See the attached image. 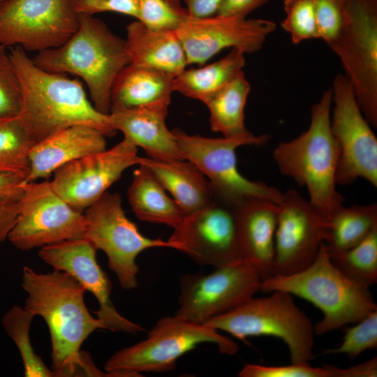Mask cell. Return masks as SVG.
Instances as JSON below:
<instances>
[{
    "instance_id": "6da1fadb",
    "label": "cell",
    "mask_w": 377,
    "mask_h": 377,
    "mask_svg": "<svg viewBox=\"0 0 377 377\" xmlns=\"http://www.w3.org/2000/svg\"><path fill=\"white\" fill-rule=\"evenodd\" d=\"M22 287L27 293L24 308L42 317L48 327L50 369L57 377H113L98 369L90 355L81 350L91 334L106 328L89 311L84 299L86 290L75 278L63 271L38 273L25 266Z\"/></svg>"
},
{
    "instance_id": "7a4b0ae2",
    "label": "cell",
    "mask_w": 377,
    "mask_h": 377,
    "mask_svg": "<svg viewBox=\"0 0 377 377\" xmlns=\"http://www.w3.org/2000/svg\"><path fill=\"white\" fill-rule=\"evenodd\" d=\"M9 48L21 87L18 117L35 143L74 125L96 128L106 137L116 134L109 114L95 108L78 78L44 71L22 47Z\"/></svg>"
},
{
    "instance_id": "3957f363",
    "label": "cell",
    "mask_w": 377,
    "mask_h": 377,
    "mask_svg": "<svg viewBox=\"0 0 377 377\" xmlns=\"http://www.w3.org/2000/svg\"><path fill=\"white\" fill-rule=\"evenodd\" d=\"M78 17V28L70 38L57 47L38 52L32 60L44 71L80 77L95 108L109 114L112 84L131 62L126 40L98 18L84 14Z\"/></svg>"
},
{
    "instance_id": "277c9868",
    "label": "cell",
    "mask_w": 377,
    "mask_h": 377,
    "mask_svg": "<svg viewBox=\"0 0 377 377\" xmlns=\"http://www.w3.org/2000/svg\"><path fill=\"white\" fill-rule=\"evenodd\" d=\"M332 103L330 87L312 105L308 129L279 143L272 153L280 172L305 186L309 200L326 218L344 201L336 189L340 153L331 130Z\"/></svg>"
},
{
    "instance_id": "5b68a950",
    "label": "cell",
    "mask_w": 377,
    "mask_h": 377,
    "mask_svg": "<svg viewBox=\"0 0 377 377\" xmlns=\"http://www.w3.org/2000/svg\"><path fill=\"white\" fill-rule=\"evenodd\" d=\"M260 290L286 292L319 309L323 316L314 327L316 335L356 323L377 310L369 288L342 274L332 264L323 243L317 257L306 268L292 274L264 279Z\"/></svg>"
},
{
    "instance_id": "8992f818",
    "label": "cell",
    "mask_w": 377,
    "mask_h": 377,
    "mask_svg": "<svg viewBox=\"0 0 377 377\" xmlns=\"http://www.w3.org/2000/svg\"><path fill=\"white\" fill-rule=\"evenodd\" d=\"M203 343H214L221 353L227 355L238 350L237 343L218 330L175 315L160 318L145 339L112 355L104 369L114 377L167 371L174 369L180 357Z\"/></svg>"
},
{
    "instance_id": "52a82bcc",
    "label": "cell",
    "mask_w": 377,
    "mask_h": 377,
    "mask_svg": "<svg viewBox=\"0 0 377 377\" xmlns=\"http://www.w3.org/2000/svg\"><path fill=\"white\" fill-rule=\"evenodd\" d=\"M251 297L236 308L207 320L206 325L238 339L272 336L286 343L292 363H309L313 357L314 327L294 302L293 295L274 290Z\"/></svg>"
},
{
    "instance_id": "ba28073f",
    "label": "cell",
    "mask_w": 377,
    "mask_h": 377,
    "mask_svg": "<svg viewBox=\"0 0 377 377\" xmlns=\"http://www.w3.org/2000/svg\"><path fill=\"white\" fill-rule=\"evenodd\" d=\"M343 23L330 48L339 59L367 121L377 126V0H339Z\"/></svg>"
},
{
    "instance_id": "9c48e42d",
    "label": "cell",
    "mask_w": 377,
    "mask_h": 377,
    "mask_svg": "<svg viewBox=\"0 0 377 377\" xmlns=\"http://www.w3.org/2000/svg\"><path fill=\"white\" fill-rule=\"evenodd\" d=\"M172 131L184 158L205 176L215 196L235 205L252 197L267 198L277 204L282 201L283 193L279 189L248 179L237 167L236 149L243 145H263L268 142V135L212 138L189 135L179 128Z\"/></svg>"
},
{
    "instance_id": "30bf717a",
    "label": "cell",
    "mask_w": 377,
    "mask_h": 377,
    "mask_svg": "<svg viewBox=\"0 0 377 377\" xmlns=\"http://www.w3.org/2000/svg\"><path fill=\"white\" fill-rule=\"evenodd\" d=\"M84 216V238L105 253L109 268L125 290L138 286L136 258L141 252L156 247L175 249L168 240L144 236L126 216L118 193L105 192L85 209Z\"/></svg>"
},
{
    "instance_id": "8fae6325",
    "label": "cell",
    "mask_w": 377,
    "mask_h": 377,
    "mask_svg": "<svg viewBox=\"0 0 377 377\" xmlns=\"http://www.w3.org/2000/svg\"><path fill=\"white\" fill-rule=\"evenodd\" d=\"M84 214L69 205L50 182H28L18 202V212L8 235L10 243L29 251L65 240L84 237Z\"/></svg>"
},
{
    "instance_id": "7c38bea8",
    "label": "cell",
    "mask_w": 377,
    "mask_h": 377,
    "mask_svg": "<svg viewBox=\"0 0 377 377\" xmlns=\"http://www.w3.org/2000/svg\"><path fill=\"white\" fill-rule=\"evenodd\" d=\"M73 0H2L0 45L37 52L57 47L77 31Z\"/></svg>"
},
{
    "instance_id": "4fadbf2b",
    "label": "cell",
    "mask_w": 377,
    "mask_h": 377,
    "mask_svg": "<svg viewBox=\"0 0 377 377\" xmlns=\"http://www.w3.org/2000/svg\"><path fill=\"white\" fill-rule=\"evenodd\" d=\"M263 278L250 265L239 261L215 267L208 274H187L181 277L179 308L175 316L204 324L254 297Z\"/></svg>"
},
{
    "instance_id": "5bb4252c",
    "label": "cell",
    "mask_w": 377,
    "mask_h": 377,
    "mask_svg": "<svg viewBox=\"0 0 377 377\" xmlns=\"http://www.w3.org/2000/svg\"><path fill=\"white\" fill-rule=\"evenodd\" d=\"M332 133L339 145L337 184H349L358 178L377 186V139L357 102L353 89L343 74L335 76Z\"/></svg>"
},
{
    "instance_id": "9a60e30c",
    "label": "cell",
    "mask_w": 377,
    "mask_h": 377,
    "mask_svg": "<svg viewBox=\"0 0 377 377\" xmlns=\"http://www.w3.org/2000/svg\"><path fill=\"white\" fill-rule=\"evenodd\" d=\"M237 206L214 195L204 207L186 215L168 241L199 265L215 268L240 261Z\"/></svg>"
},
{
    "instance_id": "2e32d148",
    "label": "cell",
    "mask_w": 377,
    "mask_h": 377,
    "mask_svg": "<svg viewBox=\"0 0 377 377\" xmlns=\"http://www.w3.org/2000/svg\"><path fill=\"white\" fill-rule=\"evenodd\" d=\"M326 223V217L297 191L283 193L279 204L271 276L292 274L310 265L324 242Z\"/></svg>"
},
{
    "instance_id": "e0dca14e",
    "label": "cell",
    "mask_w": 377,
    "mask_h": 377,
    "mask_svg": "<svg viewBox=\"0 0 377 377\" xmlns=\"http://www.w3.org/2000/svg\"><path fill=\"white\" fill-rule=\"evenodd\" d=\"M138 149L128 140L68 162L53 172L54 191L77 212L96 202L127 168L139 165Z\"/></svg>"
},
{
    "instance_id": "ac0fdd59",
    "label": "cell",
    "mask_w": 377,
    "mask_h": 377,
    "mask_svg": "<svg viewBox=\"0 0 377 377\" xmlns=\"http://www.w3.org/2000/svg\"><path fill=\"white\" fill-rule=\"evenodd\" d=\"M276 24L265 19L213 15L195 17L186 9L176 33L184 49L188 64L202 65L226 48L246 53L260 50Z\"/></svg>"
},
{
    "instance_id": "d6986e66",
    "label": "cell",
    "mask_w": 377,
    "mask_h": 377,
    "mask_svg": "<svg viewBox=\"0 0 377 377\" xmlns=\"http://www.w3.org/2000/svg\"><path fill=\"white\" fill-rule=\"evenodd\" d=\"M95 246L87 239L65 240L40 248L39 258L54 269L71 274L97 300L96 317L112 332L136 334L144 329L119 313L110 299L112 283L96 260Z\"/></svg>"
},
{
    "instance_id": "ffe728a7",
    "label": "cell",
    "mask_w": 377,
    "mask_h": 377,
    "mask_svg": "<svg viewBox=\"0 0 377 377\" xmlns=\"http://www.w3.org/2000/svg\"><path fill=\"white\" fill-rule=\"evenodd\" d=\"M279 204L252 197L237 207L239 260L255 268L263 279L272 274Z\"/></svg>"
},
{
    "instance_id": "44dd1931",
    "label": "cell",
    "mask_w": 377,
    "mask_h": 377,
    "mask_svg": "<svg viewBox=\"0 0 377 377\" xmlns=\"http://www.w3.org/2000/svg\"><path fill=\"white\" fill-rule=\"evenodd\" d=\"M168 104H157L131 109L110 110V124L123 133L137 147L142 148L149 158L159 161L184 160L174 134L165 124Z\"/></svg>"
},
{
    "instance_id": "7402d4cb",
    "label": "cell",
    "mask_w": 377,
    "mask_h": 377,
    "mask_svg": "<svg viewBox=\"0 0 377 377\" xmlns=\"http://www.w3.org/2000/svg\"><path fill=\"white\" fill-rule=\"evenodd\" d=\"M105 135L87 125H74L36 143L29 153L27 182L47 179L60 166L106 149Z\"/></svg>"
},
{
    "instance_id": "603a6c76",
    "label": "cell",
    "mask_w": 377,
    "mask_h": 377,
    "mask_svg": "<svg viewBox=\"0 0 377 377\" xmlns=\"http://www.w3.org/2000/svg\"><path fill=\"white\" fill-rule=\"evenodd\" d=\"M125 40L131 64L157 69L173 77L188 65L184 49L175 31L151 29L136 20L126 26Z\"/></svg>"
},
{
    "instance_id": "cb8c5ba5",
    "label": "cell",
    "mask_w": 377,
    "mask_h": 377,
    "mask_svg": "<svg viewBox=\"0 0 377 377\" xmlns=\"http://www.w3.org/2000/svg\"><path fill=\"white\" fill-rule=\"evenodd\" d=\"M139 165L152 173L185 216L204 207L214 198L207 179L187 160L159 161L140 157Z\"/></svg>"
},
{
    "instance_id": "d4e9b609",
    "label": "cell",
    "mask_w": 377,
    "mask_h": 377,
    "mask_svg": "<svg viewBox=\"0 0 377 377\" xmlns=\"http://www.w3.org/2000/svg\"><path fill=\"white\" fill-rule=\"evenodd\" d=\"M174 77L152 68L128 64L111 89V110L170 104Z\"/></svg>"
},
{
    "instance_id": "484cf974",
    "label": "cell",
    "mask_w": 377,
    "mask_h": 377,
    "mask_svg": "<svg viewBox=\"0 0 377 377\" xmlns=\"http://www.w3.org/2000/svg\"><path fill=\"white\" fill-rule=\"evenodd\" d=\"M138 165L127 191L133 212L141 221L175 228L184 218V212L152 173Z\"/></svg>"
},
{
    "instance_id": "4316f807",
    "label": "cell",
    "mask_w": 377,
    "mask_h": 377,
    "mask_svg": "<svg viewBox=\"0 0 377 377\" xmlns=\"http://www.w3.org/2000/svg\"><path fill=\"white\" fill-rule=\"evenodd\" d=\"M244 54L243 51L233 48L215 62L184 69L174 77V91L205 103L242 71L246 64Z\"/></svg>"
},
{
    "instance_id": "83f0119b",
    "label": "cell",
    "mask_w": 377,
    "mask_h": 377,
    "mask_svg": "<svg viewBox=\"0 0 377 377\" xmlns=\"http://www.w3.org/2000/svg\"><path fill=\"white\" fill-rule=\"evenodd\" d=\"M251 85L243 71L205 102L212 131L226 138H249L254 135L244 124V108Z\"/></svg>"
},
{
    "instance_id": "f1b7e54d",
    "label": "cell",
    "mask_w": 377,
    "mask_h": 377,
    "mask_svg": "<svg viewBox=\"0 0 377 377\" xmlns=\"http://www.w3.org/2000/svg\"><path fill=\"white\" fill-rule=\"evenodd\" d=\"M326 220L323 244L329 255L339 253L356 246L377 228V205H342Z\"/></svg>"
},
{
    "instance_id": "f546056e",
    "label": "cell",
    "mask_w": 377,
    "mask_h": 377,
    "mask_svg": "<svg viewBox=\"0 0 377 377\" xmlns=\"http://www.w3.org/2000/svg\"><path fill=\"white\" fill-rule=\"evenodd\" d=\"M240 377H376L377 358L348 368L330 365L312 367L309 363L286 366L247 364L238 373Z\"/></svg>"
},
{
    "instance_id": "4dcf8cb0",
    "label": "cell",
    "mask_w": 377,
    "mask_h": 377,
    "mask_svg": "<svg viewBox=\"0 0 377 377\" xmlns=\"http://www.w3.org/2000/svg\"><path fill=\"white\" fill-rule=\"evenodd\" d=\"M35 316L24 307L13 306L2 318L7 334L15 343L24 366L26 377H57L34 351L29 338L31 322Z\"/></svg>"
},
{
    "instance_id": "1f68e13d",
    "label": "cell",
    "mask_w": 377,
    "mask_h": 377,
    "mask_svg": "<svg viewBox=\"0 0 377 377\" xmlns=\"http://www.w3.org/2000/svg\"><path fill=\"white\" fill-rule=\"evenodd\" d=\"M329 256L346 277L369 288L377 281V228L353 248Z\"/></svg>"
},
{
    "instance_id": "d6a6232c",
    "label": "cell",
    "mask_w": 377,
    "mask_h": 377,
    "mask_svg": "<svg viewBox=\"0 0 377 377\" xmlns=\"http://www.w3.org/2000/svg\"><path fill=\"white\" fill-rule=\"evenodd\" d=\"M35 144L18 117L0 119V172L28 177L29 153Z\"/></svg>"
},
{
    "instance_id": "836d02e7",
    "label": "cell",
    "mask_w": 377,
    "mask_h": 377,
    "mask_svg": "<svg viewBox=\"0 0 377 377\" xmlns=\"http://www.w3.org/2000/svg\"><path fill=\"white\" fill-rule=\"evenodd\" d=\"M283 9L281 25L293 43L318 38L313 0H283Z\"/></svg>"
},
{
    "instance_id": "e575fe53",
    "label": "cell",
    "mask_w": 377,
    "mask_h": 377,
    "mask_svg": "<svg viewBox=\"0 0 377 377\" xmlns=\"http://www.w3.org/2000/svg\"><path fill=\"white\" fill-rule=\"evenodd\" d=\"M6 48L0 45V119L18 117L22 108L20 81Z\"/></svg>"
},
{
    "instance_id": "d590c367",
    "label": "cell",
    "mask_w": 377,
    "mask_h": 377,
    "mask_svg": "<svg viewBox=\"0 0 377 377\" xmlns=\"http://www.w3.org/2000/svg\"><path fill=\"white\" fill-rule=\"evenodd\" d=\"M185 11L167 0H138L137 20L151 29L176 31Z\"/></svg>"
},
{
    "instance_id": "8d00e7d4",
    "label": "cell",
    "mask_w": 377,
    "mask_h": 377,
    "mask_svg": "<svg viewBox=\"0 0 377 377\" xmlns=\"http://www.w3.org/2000/svg\"><path fill=\"white\" fill-rule=\"evenodd\" d=\"M357 325L348 328L341 343L326 353L346 354L354 359L367 349L377 347V310L373 311Z\"/></svg>"
},
{
    "instance_id": "74e56055",
    "label": "cell",
    "mask_w": 377,
    "mask_h": 377,
    "mask_svg": "<svg viewBox=\"0 0 377 377\" xmlns=\"http://www.w3.org/2000/svg\"><path fill=\"white\" fill-rule=\"evenodd\" d=\"M318 38L330 47L337 39L342 23V8L339 0H313Z\"/></svg>"
},
{
    "instance_id": "f35d334b",
    "label": "cell",
    "mask_w": 377,
    "mask_h": 377,
    "mask_svg": "<svg viewBox=\"0 0 377 377\" xmlns=\"http://www.w3.org/2000/svg\"><path fill=\"white\" fill-rule=\"evenodd\" d=\"M77 14L93 16L102 12H114L138 19V0H73Z\"/></svg>"
},
{
    "instance_id": "ab89813d",
    "label": "cell",
    "mask_w": 377,
    "mask_h": 377,
    "mask_svg": "<svg viewBox=\"0 0 377 377\" xmlns=\"http://www.w3.org/2000/svg\"><path fill=\"white\" fill-rule=\"evenodd\" d=\"M27 182L23 175L0 172V203L19 202Z\"/></svg>"
},
{
    "instance_id": "60d3db41",
    "label": "cell",
    "mask_w": 377,
    "mask_h": 377,
    "mask_svg": "<svg viewBox=\"0 0 377 377\" xmlns=\"http://www.w3.org/2000/svg\"><path fill=\"white\" fill-rule=\"evenodd\" d=\"M270 0H221L216 15L222 17H246Z\"/></svg>"
},
{
    "instance_id": "b9f144b4",
    "label": "cell",
    "mask_w": 377,
    "mask_h": 377,
    "mask_svg": "<svg viewBox=\"0 0 377 377\" xmlns=\"http://www.w3.org/2000/svg\"><path fill=\"white\" fill-rule=\"evenodd\" d=\"M180 1V0H179ZM188 13L195 17L215 15L221 0H183Z\"/></svg>"
},
{
    "instance_id": "7bdbcfd3",
    "label": "cell",
    "mask_w": 377,
    "mask_h": 377,
    "mask_svg": "<svg viewBox=\"0 0 377 377\" xmlns=\"http://www.w3.org/2000/svg\"><path fill=\"white\" fill-rule=\"evenodd\" d=\"M18 212V202L0 203V242L8 238Z\"/></svg>"
},
{
    "instance_id": "ee69618b",
    "label": "cell",
    "mask_w": 377,
    "mask_h": 377,
    "mask_svg": "<svg viewBox=\"0 0 377 377\" xmlns=\"http://www.w3.org/2000/svg\"><path fill=\"white\" fill-rule=\"evenodd\" d=\"M169 3H170L172 5H175V6H180L179 4V0H167Z\"/></svg>"
},
{
    "instance_id": "f6af8a7d",
    "label": "cell",
    "mask_w": 377,
    "mask_h": 377,
    "mask_svg": "<svg viewBox=\"0 0 377 377\" xmlns=\"http://www.w3.org/2000/svg\"><path fill=\"white\" fill-rule=\"evenodd\" d=\"M2 0H0V2Z\"/></svg>"
}]
</instances>
